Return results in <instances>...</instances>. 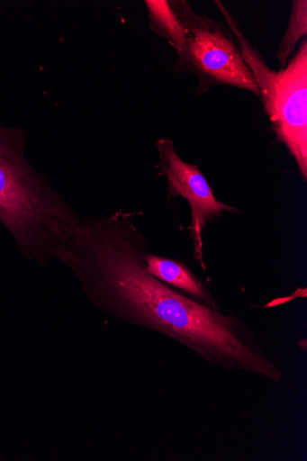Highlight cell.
Segmentation results:
<instances>
[{
	"mask_svg": "<svg viewBox=\"0 0 307 461\" xmlns=\"http://www.w3.org/2000/svg\"><path fill=\"white\" fill-rule=\"evenodd\" d=\"M122 209L71 226L54 259L75 276L86 300L123 322L156 331L219 369L281 385L285 375L241 317L211 308L151 275L147 239Z\"/></svg>",
	"mask_w": 307,
	"mask_h": 461,
	"instance_id": "6da1fadb",
	"label": "cell"
},
{
	"mask_svg": "<svg viewBox=\"0 0 307 461\" xmlns=\"http://www.w3.org/2000/svg\"><path fill=\"white\" fill-rule=\"evenodd\" d=\"M27 138L22 129L0 125V224L28 262L48 268L55 249L81 217L28 162Z\"/></svg>",
	"mask_w": 307,
	"mask_h": 461,
	"instance_id": "7a4b0ae2",
	"label": "cell"
},
{
	"mask_svg": "<svg viewBox=\"0 0 307 461\" xmlns=\"http://www.w3.org/2000/svg\"><path fill=\"white\" fill-rule=\"evenodd\" d=\"M236 37L241 56L256 81L259 98L278 140L294 158L303 181L307 179V41L280 71L272 70L245 37L237 21L215 2Z\"/></svg>",
	"mask_w": 307,
	"mask_h": 461,
	"instance_id": "3957f363",
	"label": "cell"
},
{
	"mask_svg": "<svg viewBox=\"0 0 307 461\" xmlns=\"http://www.w3.org/2000/svg\"><path fill=\"white\" fill-rule=\"evenodd\" d=\"M182 21L186 46L178 56L176 71L195 75L203 90L226 86L259 96L256 81L227 28L195 13L187 2H170Z\"/></svg>",
	"mask_w": 307,
	"mask_h": 461,
	"instance_id": "277c9868",
	"label": "cell"
},
{
	"mask_svg": "<svg viewBox=\"0 0 307 461\" xmlns=\"http://www.w3.org/2000/svg\"><path fill=\"white\" fill-rule=\"evenodd\" d=\"M159 162L158 167L167 183L168 199L183 197L191 209L190 237L194 243V258L206 270L203 233L210 223L224 212H239L238 209L216 199L213 191L197 165L185 161L175 149L170 139L156 142Z\"/></svg>",
	"mask_w": 307,
	"mask_h": 461,
	"instance_id": "5b68a950",
	"label": "cell"
},
{
	"mask_svg": "<svg viewBox=\"0 0 307 461\" xmlns=\"http://www.w3.org/2000/svg\"><path fill=\"white\" fill-rule=\"evenodd\" d=\"M146 267L163 283L211 308L221 309L207 284L197 277L185 262L158 257L149 251L146 257Z\"/></svg>",
	"mask_w": 307,
	"mask_h": 461,
	"instance_id": "8992f818",
	"label": "cell"
},
{
	"mask_svg": "<svg viewBox=\"0 0 307 461\" xmlns=\"http://www.w3.org/2000/svg\"><path fill=\"white\" fill-rule=\"evenodd\" d=\"M145 5L151 30L165 39L178 56L182 54L186 46V33L170 2L148 0Z\"/></svg>",
	"mask_w": 307,
	"mask_h": 461,
	"instance_id": "52a82bcc",
	"label": "cell"
},
{
	"mask_svg": "<svg viewBox=\"0 0 307 461\" xmlns=\"http://www.w3.org/2000/svg\"><path fill=\"white\" fill-rule=\"evenodd\" d=\"M307 2H293L291 18L286 33L280 45L276 58L282 68L287 65L288 58L293 53L298 41L306 37L307 32Z\"/></svg>",
	"mask_w": 307,
	"mask_h": 461,
	"instance_id": "ba28073f",
	"label": "cell"
}]
</instances>
